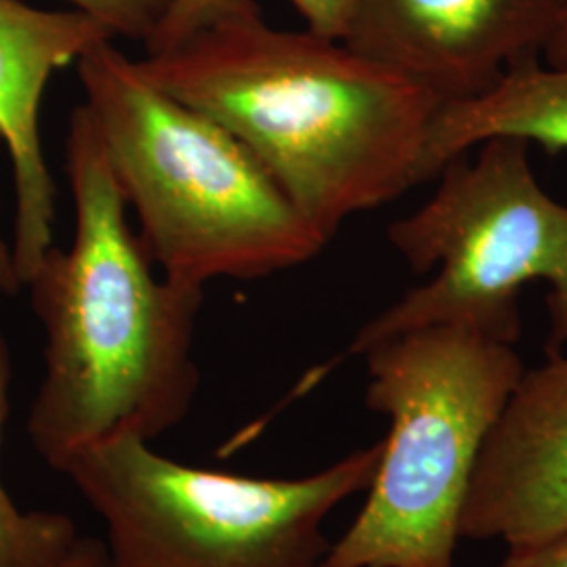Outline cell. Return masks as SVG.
I'll return each instance as SVG.
<instances>
[{
  "instance_id": "7",
  "label": "cell",
  "mask_w": 567,
  "mask_h": 567,
  "mask_svg": "<svg viewBox=\"0 0 567 567\" xmlns=\"http://www.w3.org/2000/svg\"><path fill=\"white\" fill-rule=\"evenodd\" d=\"M566 9L567 0H355L341 42L440 103L463 102L543 58Z\"/></svg>"
},
{
  "instance_id": "14",
  "label": "cell",
  "mask_w": 567,
  "mask_h": 567,
  "mask_svg": "<svg viewBox=\"0 0 567 567\" xmlns=\"http://www.w3.org/2000/svg\"><path fill=\"white\" fill-rule=\"evenodd\" d=\"M301 16L307 30L330 41H343L355 0H288Z\"/></svg>"
},
{
  "instance_id": "8",
  "label": "cell",
  "mask_w": 567,
  "mask_h": 567,
  "mask_svg": "<svg viewBox=\"0 0 567 567\" xmlns=\"http://www.w3.org/2000/svg\"><path fill=\"white\" fill-rule=\"evenodd\" d=\"M567 532V355L526 370L480 450L461 538L536 547Z\"/></svg>"
},
{
  "instance_id": "2",
  "label": "cell",
  "mask_w": 567,
  "mask_h": 567,
  "mask_svg": "<svg viewBox=\"0 0 567 567\" xmlns=\"http://www.w3.org/2000/svg\"><path fill=\"white\" fill-rule=\"evenodd\" d=\"M143 76L219 122L326 240L421 185L440 102L309 30L231 21L137 61Z\"/></svg>"
},
{
  "instance_id": "9",
  "label": "cell",
  "mask_w": 567,
  "mask_h": 567,
  "mask_svg": "<svg viewBox=\"0 0 567 567\" xmlns=\"http://www.w3.org/2000/svg\"><path fill=\"white\" fill-rule=\"evenodd\" d=\"M116 39L102 21L74 11H41L0 0V140L16 179L11 257L20 286L30 282L53 246L55 185L42 152L41 103L53 72Z\"/></svg>"
},
{
  "instance_id": "11",
  "label": "cell",
  "mask_w": 567,
  "mask_h": 567,
  "mask_svg": "<svg viewBox=\"0 0 567 567\" xmlns=\"http://www.w3.org/2000/svg\"><path fill=\"white\" fill-rule=\"evenodd\" d=\"M9 414L11 353L0 332V450ZM79 540V527L65 513L21 511L0 480V567H63Z\"/></svg>"
},
{
  "instance_id": "16",
  "label": "cell",
  "mask_w": 567,
  "mask_h": 567,
  "mask_svg": "<svg viewBox=\"0 0 567 567\" xmlns=\"http://www.w3.org/2000/svg\"><path fill=\"white\" fill-rule=\"evenodd\" d=\"M107 566V553L100 538L81 536L79 545L74 548L72 557L63 567H105Z\"/></svg>"
},
{
  "instance_id": "13",
  "label": "cell",
  "mask_w": 567,
  "mask_h": 567,
  "mask_svg": "<svg viewBox=\"0 0 567 567\" xmlns=\"http://www.w3.org/2000/svg\"><path fill=\"white\" fill-rule=\"evenodd\" d=\"M102 21L116 37L145 41L171 7V0H68Z\"/></svg>"
},
{
  "instance_id": "1",
  "label": "cell",
  "mask_w": 567,
  "mask_h": 567,
  "mask_svg": "<svg viewBox=\"0 0 567 567\" xmlns=\"http://www.w3.org/2000/svg\"><path fill=\"white\" fill-rule=\"evenodd\" d=\"M65 168L74 238L51 246L25 284L47 339L28 437L58 473L89 447L152 442L189 414L204 301L200 286L154 276L84 103L70 116Z\"/></svg>"
},
{
  "instance_id": "18",
  "label": "cell",
  "mask_w": 567,
  "mask_h": 567,
  "mask_svg": "<svg viewBox=\"0 0 567 567\" xmlns=\"http://www.w3.org/2000/svg\"><path fill=\"white\" fill-rule=\"evenodd\" d=\"M0 288L4 290V295H16L21 288L20 280L16 276L11 248L2 240V236H0Z\"/></svg>"
},
{
  "instance_id": "12",
  "label": "cell",
  "mask_w": 567,
  "mask_h": 567,
  "mask_svg": "<svg viewBox=\"0 0 567 567\" xmlns=\"http://www.w3.org/2000/svg\"><path fill=\"white\" fill-rule=\"evenodd\" d=\"M257 18L264 13L255 0H171L168 11L145 41V55L168 51L208 28Z\"/></svg>"
},
{
  "instance_id": "5",
  "label": "cell",
  "mask_w": 567,
  "mask_h": 567,
  "mask_svg": "<svg viewBox=\"0 0 567 567\" xmlns=\"http://www.w3.org/2000/svg\"><path fill=\"white\" fill-rule=\"evenodd\" d=\"M383 440L297 480L183 465L118 437L81 452L65 475L105 527V567H320L328 515L368 492Z\"/></svg>"
},
{
  "instance_id": "4",
  "label": "cell",
  "mask_w": 567,
  "mask_h": 567,
  "mask_svg": "<svg viewBox=\"0 0 567 567\" xmlns=\"http://www.w3.org/2000/svg\"><path fill=\"white\" fill-rule=\"evenodd\" d=\"M362 358L365 405L389 433L364 507L320 567H454L473 468L524 360L458 324L405 330Z\"/></svg>"
},
{
  "instance_id": "10",
  "label": "cell",
  "mask_w": 567,
  "mask_h": 567,
  "mask_svg": "<svg viewBox=\"0 0 567 567\" xmlns=\"http://www.w3.org/2000/svg\"><path fill=\"white\" fill-rule=\"evenodd\" d=\"M489 140H519L553 154L567 150V63L529 58L511 65L486 93L440 103L423 150L421 185Z\"/></svg>"
},
{
  "instance_id": "6",
  "label": "cell",
  "mask_w": 567,
  "mask_h": 567,
  "mask_svg": "<svg viewBox=\"0 0 567 567\" xmlns=\"http://www.w3.org/2000/svg\"><path fill=\"white\" fill-rule=\"evenodd\" d=\"M416 213L389 225V243L412 271L433 280L405 292L362 326L349 355L405 330L433 324L473 328L505 343L522 334L526 284L550 288L553 351L567 344V206L538 183L529 145L489 140L473 161L454 158Z\"/></svg>"
},
{
  "instance_id": "17",
  "label": "cell",
  "mask_w": 567,
  "mask_h": 567,
  "mask_svg": "<svg viewBox=\"0 0 567 567\" xmlns=\"http://www.w3.org/2000/svg\"><path fill=\"white\" fill-rule=\"evenodd\" d=\"M543 58L550 63V65H561L567 63V9L559 20V25L553 34V39L547 44Z\"/></svg>"
},
{
  "instance_id": "15",
  "label": "cell",
  "mask_w": 567,
  "mask_h": 567,
  "mask_svg": "<svg viewBox=\"0 0 567 567\" xmlns=\"http://www.w3.org/2000/svg\"><path fill=\"white\" fill-rule=\"evenodd\" d=\"M501 567H567V532L536 547L511 548Z\"/></svg>"
},
{
  "instance_id": "3",
  "label": "cell",
  "mask_w": 567,
  "mask_h": 567,
  "mask_svg": "<svg viewBox=\"0 0 567 567\" xmlns=\"http://www.w3.org/2000/svg\"><path fill=\"white\" fill-rule=\"evenodd\" d=\"M84 107L164 278L204 288L307 264L328 240L219 122L164 93L110 42L79 60Z\"/></svg>"
}]
</instances>
